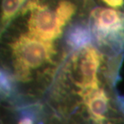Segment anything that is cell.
I'll use <instances>...</instances> for the list:
<instances>
[{
	"instance_id": "6da1fadb",
	"label": "cell",
	"mask_w": 124,
	"mask_h": 124,
	"mask_svg": "<svg viewBox=\"0 0 124 124\" xmlns=\"http://www.w3.org/2000/svg\"><path fill=\"white\" fill-rule=\"evenodd\" d=\"M89 0H26L0 35V99H45L74 50L91 41Z\"/></svg>"
},
{
	"instance_id": "7a4b0ae2",
	"label": "cell",
	"mask_w": 124,
	"mask_h": 124,
	"mask_svg": "<svg viewBox=\"0 0 124 124\" xmlns=\"http://www.w3.org/2000/svg\"><path fill=\"white\" fill-rule=\"evenodd\" d=\"M123 54L104 52L92 42L71 52L43 101L61 121L120 124L124 99L115 91Z\"/></svg>"
},
{
	"instance_id": "3957f363",
	"label": "cell",
	"mask_w": 124,
	"mask_h": 124,
	"mask_svg": "<svg viewBox=\"0 0 124 124\" xmlns=\"http://www.w3.org/2000/svg\"><path fill=\"white\" fill-rule=\"evenodd\" d=\"M91 39L110 50L124 49V0H89Z\"/></svg>"
},
{
	"instance_id": "277c9868",
	"label": "cell",
	"mask_w": 124,
	"mask_h": 124,
	"mask_svg": "<svg viewBox=\"0 0 124 124\" xmlns=\"http://www.w3.org/2000/svg\"><path fill=\"white\" fill-rule=\"evenodd\" d=\"M26 0H0V35Z\"/></svg>"
},
{
	"instance_id": "5b68a950",
	"label": "cell",
	"mask_w": 124,
	"mask_h": 124,
	"mask_svg": "<svg viewBox=\"0 0 124 124\" xmlns=\"http://www.w3.org/2000/svg\"><path fill=\"white\" fill-rule=\"evenodd\" d=\"M0 124H2V122H1V118H0Z\"/></svg>"
}]
</instances>
